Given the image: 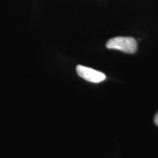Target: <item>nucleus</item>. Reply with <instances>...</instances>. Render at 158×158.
<instances>
[{"label": "nucleus", "mask_w": 158, "mask_h": 158, "mask_svg": "<svg viewBox=\"0 0 158 158\" xmlns=\"http://www.w3.org/2000/svg\"><path fill=\"white\" fill-rule=\"evenodd\" d=\"M154 122H155L156 125L158 126V112L155 114V118H154Z\"/></svg>", "instance_id": "nucleus-3"}, {"label": "nucleus", "mask_w": 158, "mask_h": 158, "mask_svg": "<svg viewBox=\"0 0 158 158\" xmlns=\"http://www.w3.org/2000/svg\"><path fill=\"white\" fill-rule=\"evenodd\" d=\"M108 49H115L127 54H135L138 45L136 40L130 37H116L109 40L106 43Z\"/></svg>", "instance_id": "nucleus-1"}, {"label": "nucleus", "mask_w": 158, "mask_h": 158, "mask_svg": "<svg viewBox=\"0 0 158 158\" xmlns=\"http://www.w3.org/2000/svg\"><path fill=\"white\" fill-rule=\"evenodd\" d=\"M76 72L78 75L87 81L92 83H100L106 80V76L102 72L94 69L86 68L82 65L76 67Z\"/></svg>", "instance_id": "nucleus-2"}]
</instances>
